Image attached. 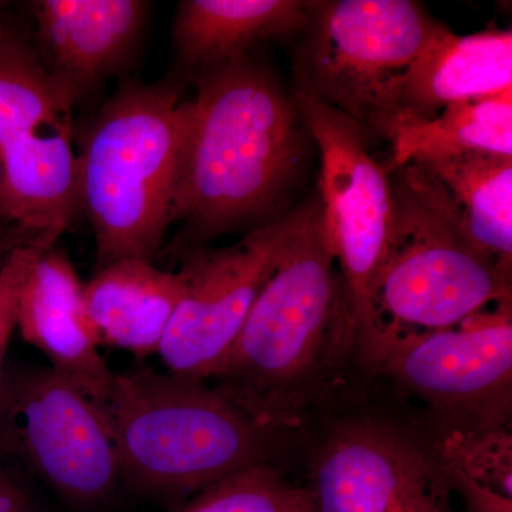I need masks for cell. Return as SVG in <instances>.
<instances>
[{"instance_id":"cell-7","label":"cell","mask_w":512,"mask_h":512,"mask_svg":"<svg viewBox=\"0 0 512 512\" xmlns=\"http://www.w3.org/2000/svg\"><path fill=\"white\" fill-rule=\"evenodd\" d=\"M292 99L320 153V222L345 284L356 350L376 332L373 295L392 239V178L370 154L372 134L355 120L293 86Z\"/></svg>"},{"instance_id":"cell-17","label":"cell","mask_w":512,"mask_h":512,"mask_svg":"<svg viewBox=\"0 0 512 512\" xmlns=\"http://www.w3.org/2000/svg\"><path fill=\"white\" fill-rule=\"evenodd\" d=\"M407 165L474 248L511 268V157L464 154Z\"/></svg>"},{"instance_id":"cell-3","label":"cell","mask_w":512,"mask_h":512,"mask_svg":"<svg viewBox=\"0 0 512 512\" xmlns=\"http://www.w3.org/2000/svg\"><path fill=\"white\" fill-rule=\"evenodd\" d=\"M183 87L126 80L97 111L77 151L79 211L92 225L96 269L153 262L170 228L184 136Z\"/></svg>"},{"instance_id":"cell-10","label":"cell","mask_w":512,"mask_h":512,"mask_svg":"<svg viewBox=\"0 0 512 512\" xmlns=\"http://www.w3.org/2000/svg\"><path fill=\"white\" fill-rule=\"evenodd\" d=\"M316 202L313 198L252 229L231 247L204 245L183 252L184 295L158 349L168 373L202 382L215 375Z\"/></svg>"},{"instance_id":"cell-11","label":"cell","mask_w":512,"mask_h":512,"mask_svg":"<svg viewBox=\"0 0 512 512\" xmlns=\"http://www.w3.org/2000/svg\"><path fill=\"white\" fill-rule=\"evenodd\" d=\"M83 285L64 252L36 248L16 295V330L49 367L104 407L114 372L101 356Z\"/></svg>"},{"instance_id":"cell-15","label":"cell","mask_w":512,"mask_h":512,"mask_svg":"<svg viewBox=\"0 0 512 512\" xmlns=\"http://www.w3.org/2000/svg\"><path fill=\"white\" fill-rule=\"evenodd\" d=\"M184 288L180 269L121 259L83 285L84 306L100 345L146 359L158 353Z\"/></svg>"},{"instance_id":"cell-1","label":"cell","mask_w":512,"mask_h":512,"mask_svg":"<svg viewBox=\"0 0 512 512\" xmlns=\"http://www.w3.org/2000/svg\"><path fill=\"white\" fill-rule=\"evenodd\" d=\"M184 136L170 227L181 252L249 222L276 220L301 171L305 124L291 92L245 55L188 76Z\"/></svg>"},{"instance_id":"cell-6","label":"cell","mask_w":512,"mask_h":512,"mask_svg":"<svg viewBox=\"0 0 512 512\" xmlns=\"http://www.w3.org/2000/svg\"><path fill=\"white\" fill-rule=\"evenodd\" d=\"M439 25L412 0H319L293 53V86L384 138L397 86Z\"/></svg>"},{"instance_id":"cell-18","label":"cell","mask_w":512,"mask_h":512,"mask_svg":"<svg viewBox=\"0 0 512 512\" xmlns=\"http://www.w3.org/2000/svg\"><path fill=\"white\" fill-rule=\"evenodd\" d=\"M389 141V174L433 158L464 154L512 158V89L450 104L434 119L397 128Z\"/></svg>"},{"instance_id":"cell-19","label":"cell","mask_w":512,"mask_h":512,"mask_svg":"<svg viewBox=\"0 0 512 512\" xmlns=\"http://www.w3.org/2000/svg\"><path fill=\"white\" fill-rule=\"evenodd\" d=\"M308 485L289 483L278 468L258 464L208 485L174 512H313Z\"/></svg>"},{"instance_id":"cell-12","label":"cell","mask_w":512,"mask_h":512,"mask_svg":"<svg viewBox=\"0 0 512 512\" xmlns=\"http://www.w3.org/2000/svg\"><path fill=\"white\" fill-rule=\"evenodd\" d=\"M141 0H39L30 3L37 55L73 106L126 69L146 28Z\"/></svg>"},{"instance_id":"cell-2","label":"cell","mask_w":512,"mask_h":512,"mask_svg":"<svg viewBox=\"0 0 512 512\" xmlns=\"http://www.w3.org/2000/svg\"><path fill=\"white\" fill-rule=\"evenodd\" d=\"M350 349H356L355 326L323 235L318 198L210 380L259 426L276 433L298 423Z\"/></svg>"},{"instance_id":"cell-22","label":"cell","mask_w":512,"mask_h":512,"mask_svg":"<svg viewBox=\"0 0 512 512\" xmlns=\"http://www.w3.org/2000/svg\"><path fill=\"white\" fill-rule=\"evenodd\" d=\"M0 512H45L22 470L0 456Z\"/></svg>"},{"instance_id":"cell-23","label":"cell","mask_w":512,"mask_h":512,"mask_svg":"<svg viewBox=\"0 0 512 512\" xmlns=\"http://www.w3.org/2000/svg\"><path fill=\"white\" fill-rule=\"evenodd\" d=\"M393 512H444L433 484L407 495Z\"/></svg>"},{"instance_id":"cell-5","label":"cell","mask_w":512,"mask_h":512,"mask_svg":"<svg viewBox=\"0 0 512 512\" xmlns=\"http://www.w3.org/2000/svg\"><path fill=\"white\" fill-rule=\"evenodd\" d=\"M393 173L392 239L373 295L375 336L456 328L511 302L510 266L467 241L410 165Z\"/></svg>"},{"instance_id":"cell-26","label":"cell","mask_w":512,"mask_h":512,"mask_svg":"<svg viewBox=\"0 0 512 512\" xmlns=\"http://www.w3.org/2000/svg\"><path fill=\"white\" fill-rule=\"evenodd\" d=\"M9 241H16V239H9ZM3 242H8V241H3ZM0 244H2V242H0Z\"/></svg>"},{"instance_id":"cell-13","label":"cell","mask_w":512,"mask_h":512,"mask_svg":"<svg viewBox=\"0 0 512 512\" xmlns=\"http://www.w3.org/2000/svg\"><path fill=\"white\" fill-rule=\"evenodd\" d=\"M433 477L429 458L412 441L382 424L355 421L320 448L308 487L313 512H393Z\"/></svg>"},{"instance_id":"cell-24","label":"cell","mask_w":512,"mask_h":512,"mask_svg":"<svg viewBox=\"0 0 512 512\" xmlns=\"http://www.w3.org/2000/svg\"><path fill=\"white\" fill-rule=\"evenodd\" d=\"M9 239H18V241L26 242V244H32V239L18 229L6 228L0 224V242L9 241Z\"/></svg>"},{"instance_id":"cell-25","label":"cell","mask_w":512,"mask_h":512,"mask_svg":"<svg viewBox=\"0 0 512 512\" xmlns=\"http://www.w3.org/2000/svg\"><path fill=\"white\" fill-rule=\"evenodd\" d=\"M18 245H16V242L12 241L2 242V244H0V268H2V265L5 264L6 258H8L10 255V252L15 251L16 248H19Z\"/></svg>"},{"instance_id":"cell-8","label":"cell","mask_w":512,"mask_h":512,"mask_svg":"<svg viewBox=\"0 0 512 512\" xmlns=\"http://www.w3.org/2000/svg\"><path fill=\"white\" fill-rule=\"evenodd\" d=\"M0 456L77 508L106 503L121 484L106 410L49 366L3 369Z\"/></svg>"},{"instance_id":"cell-4","label":"cell","mask_w":512,"mask_h":512,"mask_svg":"<svg viewBox=\"0 0 512 512\" xmlns=\"http://www.w3.org/2000/svg\"><path fill=\"white\" fill-rule=\"evenodd\" d=\"M109 417L121 483L178 498L258 464H269L272 431L202 380L150 367L114 372Z\"/></svg>"},{"instance_id":"cell-20","label":"cell","mask_w":512,"mask_h":512,"mask_svg":"<svg viewBox=\"0 0 512 512\" xmlns=\"http://www.w3.org/2000/svg\"><path fill=\"white\" fill-rule=\"evenodd\" d=\"M511 440L507 429L451 431L441 446V467L511 497Z\"/></svg>"},{"instance_id":"cell-21","label":"cell","mask_w":512,"mask_h":512,"mask_svg":"<svg viewBox=\"0 0 512 512\" xmlns=\"http://www.w3.org/2000/svg\"><path fill=\"white\" fill-rule=\"evenodd\" d=\"M36 248L39 247L25 245V247L16 248L15 251L10 252L5 264L0 268V376L5 369L9 343L16 330V295Z\"/></svg>"},{"instance_id":"cell-14","label":"cell","mask_w":512,"mask_h":512,"mask_svg":"<svg viewBox=\"0 0 512 512\" xmlns=\"http://www.w3.org/2000/svg\"><path fill=\"white\" fill-rule=\"evenodd\" d=\"M512 89L511 29L457 35L439 25L397 86L386 138L417 121L434 119L454 103Z\"/></svg>"},{"instance_id":"cell-16","label":"cell","mask_w":512,"mask_h":512,"mask_svg":"<svg viewBox=\"0 0 512 512\" xmlns=\"http://www.w3.org/2000/svg\"><path fill=\"white\" fill-rule=\"evenodd\" d=\"M316 0H185L175 15V56L185 74L249 55L268 40L301 35Z\"/></svg>"},{"instance_id":"cell-9","label":"cell","mask_w":512,"mask_h":512,"mask_svg":"<svg viewBox=\"0 0 512 512\" xmlns=\"http://www.w3.org/2000/svg\"><path fill=\"white\" fill-rule=\"evenodd\" d=\"M461 431L505 429L512 400L511 302L433 332H379L360 356Z\"/></svg>"}]
</instances>
